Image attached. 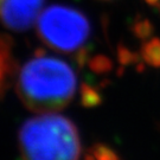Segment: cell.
I'll return each instance as SVG.
<instances>
[{
  "instance_id": "cell-1",
  "label": "cell",
  "mask_w": 160,
  "mask_h": 160,
  "mask_svg": "<svg viewBox=\"0 0 160 160\" xmlns=\"http://www.w3.org/2000/svg\"><path fill=\"white\" fill-rule=\"evenodd\" d=\"M77 88L74 69L63 59L37 52L24 64L17 77V94L34 113H55L72 101Z\"/></svg>"
},
{
  "instance_id": "cell-2",
  "label": "cell",
  "mask_w": 160,
  "mask_h": 160,
  "mask_svg": "<svg viewBox=\"0 0 160 160\" xmlns=\"http://www.w3.org/2000/svg\"><path fill=\"white\" fill-rule=\"evenodd\" d=\"M18 142L24 160H80L82 145L72 121L56 113H45L20 126Z\"/></svg>"
},
{
  "instance_id": "cell-3",
  "label": "cell",
  "mask_w": 160,
  "mask_h": 160,
  "mask_svg": "<svg viewBox=\"0 0 160 160\" xmlns=\"http://www.w3.org/2000/svg\"><path fill=\"white\" fill-rule=\"evenodd\" d=\"M92 26L80 10L65 5H52L37 19V33L40 40L64 53H77L90 37Z\"/></svg>"
},
{
  "instance_id": "cell-4",
  "label": "cell",
  "mask_w": 160,
  "mask_h": 160,
  "mask_svg": "<svg viewBox=\"0 0 160 160\" xmlns=\"http://www.w3.org/2000/svg\"><path fill=\"white\" fill-rule=\"evenodd\" d=\"M44 0H0V19L7 29L22 32L33 25Z\"/></svg>"
},
{
  "instance_id": "cell-5",
  "label": "cell",
  "mask_w": 160,
  "mask_h": 160,
  "mask_svg": "<svg viewBox=\"0 0 160 160\" xmlns=\"http://www.w3.org/2000/svg\"><path fill=\"white\" fill-rule=\"evenodd\" d=\"M140 57L143 63L152 67L160 68V38L153 37L145 40L140 48Z\"/></svg>"
},
{
  "instance_id": "cell-6",
  "label": "cell",
  "mask_w": 160,
  "mask_h": 160,
  "mask_svg": "<svg viewBox=\"0 0 160 160\" xmlns=\"http://www.w3.org/2000/svg\"><path fill=\"white\" fill-rule=\"evenodd\" d=\"M81 104L84 108H95L102 102V95L97 90V88L88 83H82L80 89Z\"/></svg>"
},
{
  "instance_id": "cell-7",
  "label": "cell",
  "mask_w": 160,
  "mask_h": 160,
  "mask_svg": "<svg viewBox=\"0 0 160 160\" xmlns=\"http://www.w3.org/2000/svg\"><path fill=\"white\" fill-rule=\"evenodd\" d=\"M132 32L138 39L145 42L151 38L152 33L154 32V26L149 19L139 17L135 19V22L132 25Z\"/></svg>"
},
{
  "instance_id": "cell-8",
  "label": "cell",
  "mask_w": 160,
  "mask_h": 160,
  "mask_svg": "<svg viewBox=\"0 0 160 160\" xmlns=\"http://www.w3.org/2000/svg\"><path fill=\"white\" fill-rule=\"evenodd\" d=\"M89 69L96 74H107L113 69V62L104 55H96L88 59Z\"/></svg>"
},
{
  "instance_id": "cell-9",
  "label": "cell",
  "mask_w": 160,
  "mask_h": 160,
  "mask_svg": "<svg viewBox=\"0 0 160 160\" xmlns=\"http://www.w3.org/2000/svg\"><path fill=\"white\" fill-rule=\"evenodd\" d=\"M14 71V62L12 57L0 58V96L6 90L8 80Z\"/></svg>"
},
{
  "instance_id": "cell-10",
  "label": "cell",
  "mask_w": 160,
  "mask_h": 160,
  "mask_svg": "<svg viewBox=\"0 0 160 160\" xmlns=\"http://www.w3.org/2000/svg\"><path fill=\"white\" fill-rule=\"evenodd\" d=\"M118 58L122 65H131V64L138 63V56L126 46L120 45L118 48Z\"/></svg>"
},
{
  "instance_id": "cell-11",
  "label": "cell",
  "mask_w": 160,
  "mask_h": 160,
  "mask_svg": "<svg viewBox=\"0 0 160 160\" xmlns=\"http://www.w3.org/2000/svg\"><path fill=\"white\" fill-rule=\"evenodd\" d=\"M12 57V38L0 32V58Z\"/></svg>"
},
{
  "instance_id": "cell-12",
  "label": "cell",
  "mask_w": 160,
  "mask_h": 160,
  "mask_svg": "<svg viewBox=\"0 0 160 160\" xmlns=\"http://www.w3.org/2000/svg\"><path fill=\"white\" fill-rule=\"evenodd\" d=\"M143 1L149 6H155V7L160 6V0H143Z\"/></svg>"
},
{
  "instance_id": "cell-13",
  "label": "cell",
  "mask_w": 160,
  "mask_h": 160,
  "mask_svg": "<svg viewBox=\"0 0 160 160\" xmlns=\"http://www.w3.org/2000/svg\"><path fill=\"white\" fill-rule=\"evenodd\" d=\"M159 10H160V6H159Z\"/></svg>"
}]
</instances>
